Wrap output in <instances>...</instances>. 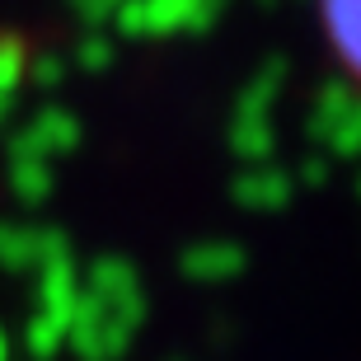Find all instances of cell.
I'll return each instance as SVG.
<instances>
[{"label": "cell", "instance_id": "obj_1", "mask_svg": "<svg viewBox=\"0 0 361 361\" xmlns=\"http://www.w3.org/2000/svg\"><path fill=\"white\" fill-rule=\"evenodd\" d=\"M319 24L334 61L361 85V0H319Z\"/></svg>", "mask_w": 361, "mask_h": 361}]
</instances>
